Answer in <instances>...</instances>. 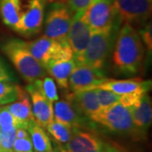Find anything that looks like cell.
Instances as JSON below:
<instances>
[{
    "instance_id": "cell-2",
    "label": "cell",
    "mask_w": 152,
    "mask_h": 152,
    "mask_svg": "<svg viewBox=\"0 0 152 152\" xmlns=\"http://www.w3.org/2000/svg\"><path fill=\"white\" fill-rule=\"evenodd\" d=\"M121 24L100 31H92L84 53L75 58L76 64L102 69L114 48Z\"/></svg>"
},
{
    "instance_id": "cell-18",
    "label": "cell",
    "mask_w": 152,
    "mask_h": 152,
    "mask_svg": "<svg viewBox=\"0 0 152 152\" xmlns=\"http://www.w3.org/2000/svg\"><path fill=\"white\" fill-rule=\"evenodd\" d=\"M4 107L20 123V128L28 129L30 124L33 122H36L33 116L30 98L26 92L19 100L4 106Z\"/></svg>"
},
{
    "instance_id": "cell-15",
    "label": "cell",
    "mask_w": 152,
    "mask_h": 152,
    "mask_svg": "<svg viewBox=\"0 0 152 152\" xmlns=\"http://www.w3.org/2000/svg\"><path fill=\"white\" fill-rule=\"evenodd\" d=\"M151 87V81H144L139 79L130 80H107L95 89L106 90L118 95L133 92H148Z\"/></svg>"
},
{
    "instance_id": "cell-35",
    "label": "cell",
    "mask_w": 152,
    "mask_h": 152,
    "mask_svg": "<svg viewBox=\"0 0 152 152\" xmlns=\"http://www.w3.org/2000/svg\"><path fill=\"white\" fill-rule=\"evenodd\" d=\"M2 106H3V105H2V104L0 103V107H2Z\"/></svg>"
},
{
    "instance_id": "cell-25",
    "label": "cell",
    "mask_w": 152,
    "mask_h": 152,
    "mask_svg": "<svg viewBox=\"0 0 152 152\" xmlns=\"http://www.w3.org/2000/svg\"><path fill=\"white\" fill-rule=\"evenodd\" d=\"M20 128V123L12 114L4 107L0 110V131L10 132Z\"/></svg>"
},
{
    "instance_id": "cell-26",
    "label": "cell",
    "mask_w": 152,
    "mask_h": 152,
    "mask_svg": "<svg viewBox=\"0 0 152 152\" xmlns=\"http://www.w3.org/2000/svg\"><path fill=\"white\" fill-rule=\"evenodd\" d=\"M95 91L96 93L98 102L102 109L107 108L114 104L119 102L120 97H121L120 95L115 94L109 91L102 90V89H95Z\"/></svg>"
},
{
    "instance_id": "cell-9",
    "label": "cell",
    "mask_w": 152,
    "mask_h": 152,
    "mask_svg": "<svg viewBox=\"0 0 152 152\" xmlns=\"http://www.w3.org/2000/svg\"><path fill=\"white\" fill-rule=\"evenodd\" d=\"M48 0H29L17 26L13 31L25 37H31L42 31Z\"/></svg>"
},
{
    "instance_id": "cell-21",
    "label": "cell",
    "mask_w": 152,
    "mask_h": 152,
    "mask_svg": "<svg viewBox=\"0 0 152 152\" xmlns=\"http://www.w3.org/2000/svg\"><path fill=\"white\" fill-rule=\"evenodd\" d=\"M27 130L35 152L53 151L51 140L42 127L38 125L36 122H33L30 124Z\"/></svg>"
},
{
    "instance_id": "cell-23",
    "label": "cell",
    "mask_w": 152,
    "mask_h": 152,
    "mask_svg": "<svg viewBox=\"0 0 152 152\" xmlns=\"http://www.w3.org/2000/svg\"><path fill=\"white\" fill-rule=\"evenodd\" d=\"M26 91L10 81H0V103L8 105L19 100Z\"/></svg>"
},
{
    "instance_id": "cell-8",
    "label": "cell",
    "mask_w": 152,
    "mask_h": 152,
    "mask_svg": "<svg viewBox=\"0 0 152 152\" xmlns=\"http://www.w3.org/2000/svg\"><path fill=\"white\" fill-rule=\"evenodd\" d=\"M84 18L92 31H104L122 23L114 9L113 0H94L84 12Z\"/></svg>"
},
{
    "instance_id": "cell-17",
    "label": "cell",
    "mask_w": 152,
    "mask_h": 152,
    "mask_svg": "<svg viewBox=\"0 0 152 152\" xmlns=\"http://www.w3.org/2000/svg\"><path fill=\"white\" fill-rule=\"evenodd\" d=\"M132 118L136 129L141 133L143 135H145L149 128L151 125L152 121V103L151 98L145 93L140 104L131 109Z\"/></svg>"
},
{
    "instance_id": "cell-19",
    "label": "cell",
    "mask_w": 152,
    "mask_h": 152,
    "mask_svg": "<svg viewBox=\"0 0 152 152\" xmlns=\"http://www.w3.org/2000/svg\"><path fill=\"white\" fill-rule=\"evenodd\" d=\"M75 66L76 62L74 58L58 60L49 64L46 67V72L54 79L60 89H68L69 76Z\"/></svg>"
},
{
    "instance_id": "cell-22",
    "label": "cell",
    "mask_w": 152,
    "mask_h": 152,
    "mask_svg": "<svg viewBox=\"0 0 152 152\" xmlns=\"http://www.w3.org/2000/svg\"><path fill=\"white\" fill-rule=\"evenodd\" d=\"M46 129L48 130L49 134L54 139L55 141L59 145H65L66 143L69 141L74 132L73 128L56 120L50 123L47 126Z\"/></svg>"
},
{
    "instance_id": "cell-28",
    "label": "cell",
    "mask_w": 152,
    "mask_h": 152,
    "mask_svg": "<svg viewBox=\"0 0 152 152\" xmlns=\"http://www.w3.org/2000/svg\"><path fill=\"white\" fill-rule=\"evenodd\" d=\"M93 1L94 0H68L67 6L74 15L76 13L85 12Z\"/></svg>"
},
{
    "instance_id": "cell-4",
    "label": "cell",
    "mask_w": 152,
    "mask_h": 152,
    "mask_svg": "<svg viewBox=\"0 0 152 152\" xmlns=\"http://www.w3.org/2000/svg\"><path fill=\"white\" fill-rule=\"evenodd\" d=\"M90 120L115 134L129 136L134 139H142L144 137L134 124L131 109L120 102L107 108L101 109Z\"/></svg>"
},
{
    "instance_id": "cell-24",
    "label": "cell",
    "mask_w": 152,
    "mask_h": 152,
    "mask_svg": "<svg viewBox=\"0 0 152 152\" xmlns=\"http://www.w3.org/2000/svg\"><path fill=\"white\" fill-rule=\"evenodd\" d=\"M31 84H32L44 97L50 101L52 103H54L55 102L58 101L57 85L53 78L45 76L42 79L37 80Z\"/></svg>"
},
{
    "instance_id": "cell-5",
    "label": "cell",
    "mask_w": 152,
    "mask_h": 152,
    "mask_svg": "<svg viewBox=\"0 0 152 152\" xmlns=\"http://www.w3.org/2000/svg\"><path fill=\"white\" fill-rule=\"evenodd\" d=\"M26 48L33 57L46 67L52 62L73 58V52L68 42H62L42 36L31 42H25Z\"/></svg>"
},
{
    "instance_id": "cell-13",
    "label": "cell",
    "mask_w": 152,
    "mask_h": 152,
    "mask_svg": "<svg viewBox=\"0 0 152 152\" xmlns=\"http://www.w3.org/2000/svg\"><path fill=\"white\" fill-rule=\"evenodd\" d=\"M26 91L31 100V110L36 123L46 129L47 126L54 120L53 103L44 97L31 83L26 87Z\"/></svg>"
},
{
    "instance_id": "cell-34",
    "label": "cell",
    "mask_w": 152,
    "mask_h": 152,
    "mask_svg": "<svg viewBox=\"0 0 152 152\" xmlns=\"http://www.w3.org/2000/svg\"><path fill=\"white\" fill-rule=\"evenodd\" d=\"M44 152H55V151H44Z\"/></svg>"
},
{
    "instance_id": "cell-16",
    "label": "cell",
    "mask_w": 152,
    "mask_h": 152,
    "mask_svg": "<svg viewBox=\"0 0 152 152\" xmlns=\"http://www.w3.org/2000/svg\"><path fill=\"white\" fill-rule=\"evenodd\" d=\"M67 100L89 119L102 109L95 89L72 92L68 95Z\"/></svg>"
},
{
    "instance_id": "cell-1",
    "label": "cell",
    "mask_w": 152,
    "mask_h": 152,
    "mask_svg": "<svg viewBox=\"0 0 152 152\" xmlns=\"http://www.w3.org/2000/svg\"><path fill=\"white\" fill-rule=\"evenodd\" d=\"M143 44L134 26L124 23L118 32L114 44L113 61L116 69L124 75L137 74L144 60Z\"/></svg>"
},
{
    "instance_id": "cell-3",
    "label": "cell",
    "mask_w": 152,
    "mask_h": 152,
    "mask_svg": "<svg viewBox=\"0 0 152 152\" xmlns=\"http://www.w3.org/2000/svg\"><path fill=\"white\" fill-rule=\"evenodd\" d=\"M2 49L16 70L29 84L45 77V68L29 52L24 41L10 39L3 45Z\"/></svg>"
},
{
    "instance_id": "cell-20",
    "label": "cell",
    "mask_w": 152,
    "mask_h": 152,
    "mask_svg": "<svg viewBox=\"0 0 152 152\" xmlns=\"http://www.w3.org/2000/svg\"><path fill=\"white\" fill-rule=\"evenodd\" d=\"M22 0H0V17L4 24L14 30L22 13Z\"/></svg>"
},
{
    "instance_id": "cell-6",
    "label": "cell",
    "mask_w": 152,
    "mask_h": 152,
    "mask_svg": "<svg viewBox=\"0 0 152 152\" xmlns=\"http://www.w3.org/2000/svg\"><path fill=\"white\" fill-rule=\"evenodd\" d=\"M62 152H122L119 146L102 139L97 134L74 129L70 140L61 148Z\"/></svg>"
},
{
    "instance_id": "cell-33",
    "label": "cell",
    "mask_w": 152,
    "mask_h": 152,
    "mask_svg": "<svg viewBox=\"0 0 152 152\" xmlns=\"http://www.w3.org/2000/svg\"><path fill=\"white\" fill-rule=\"evenodd\" d=\"M0 152H1V131H0Z\"/></svg>"
},
{
    "instance_id": "cell-31",
    "label": "cell",
    "mask_w": 152,
    "mask_h": 152,
    "mask_svg": "<svg viewBox=\"0 0 152 152\" xmlns=\"http://www.w3.org/2000/svg\"><path fill=\"white\" fill-rule=\"evenodd\" d=\"M12 80L11 74L0 61V81H12Z\"/></svg>"
},
{
    "instance_id": "cell-11",
    "label": "cell",
    "mask_w": 152,
    "mask_h": 152,
    "mask_svg": "<svg viewBox=\"0 0 152 152\" xmlns=\"http://www.w3.org/2000/svg\"><path fill=\"white\" fill-rule=\"evenodd\" d=\"M107 80L102 69L76 64L69 79V87L72 92L93 90Z\"/></svg>"
},
{
    "instance_id": "cell-32",
    "label": "cell",
    "mask_w": 152,
    "mask_h": 152,
    "mask_svg": "<svg viewBox=\"0 0 152 152\" xmlns=\"http://www.w3.org/2000/svg\"><path fill=\"white\" fill-rule=\"evenodd\" d=\"M15 136L16 139H27L30 138V134L27 129L23 128H17L15 130Z\"/></svg>"
},
{
    "instance_id": "cell-10",
    "label": "cell",
    "mask_w": 152,
    "mask_h": 152,
    "mask_svg": "<svg viewBox=\"0 0 152 152\" xmlns=\"http://www.w3.org/2000/svg\"><path fill=\"white\" fill-rule=\"evenodd\" d=\"M117 15L121 22L143 24L151 15L152 0H113Z\"/></svg>"
},
{
    "instance_id": "cell-7",
    "label": "cell",
    "mask_w": 152,
    "mask_h": 152,
    "mask_svg": "<svg viewBox=\"0 0 152 152\" xmlns=\"http://www.w3.org/2000/svg\"><path fill=\"white\" fill-rule=\"evenodd\" d=\"M73 14L68 6L55 3L49 9L45 20L44 36L62 42H67Z\"/></svg>"
},
{
    "instance_id": "cell-36",
    "label": "cell",
    "mask_w": 152,
    "mask_h": 152,
    "mask_svg": "<svg viewBox=\"0 0 152 152\" xmlns=\"http://www.w3.org/2000/svg\"><path fill=\"white\" fill-rule=\"evenodd\" d=\"M0 110H1V107H0Z\"/></svg>"
},
{
    "instance_id": "cell-29",
    "label": "cell",
    "mask_w": 152,
    "mask_h": 152,
    "mask_svg": "<svg viewBox=\"0 0 152 152\" xmlns=\"http://www.w3.org/2000/svg\"><path fill=\"white\" fill-rule=\"evenodd\" d=\"M139 36L141 39L142 42L145 44L147 49L150 53L152 50V36H151V24L148 23L144 27H142L139 31Z\"/></svg>"
},
{
    "instance_id": "cell-12",
    "label": "cell",
    "mask_w": 152,
    "mask_h": 152,
    "mask_svg": "<svg viewBox=\"0 0 152 152\" xmlns=\"http://www.w3.org/2000/svg\"><path fill=\"white\" fill-rule=\"evenodd\" d=\"M91 33L92 30L84 18V12L75 14L67 36V42L73 52L74 58H78L84 53Z\"/></svg>"
},
{
    "instance_id": "cell-14",
    "label": "cell",
    "mask_w": 152,
    "mask_h": 152,
    "mask_svg": "<svg viewBox=\"0 0 152 152\" xmlns=\"http://www.w3.org/2000/svg\"><path fill=\"white\" fill-rule=\"evenodd\" d=\"M54 120L69 126L73 129H82L89 126V119L80 113L68 100L55 102L53 107Z\"/></svg>"
},
{
    "instance_id": "cell-30",
    "label": "cell",
    "mask_w": 152,
    "mask_h": 152,
    "mask_svg": "<svg viewBox=\"0 0 152 152\" xmlns=\"http://www.w3.org/2000/svg\"><path fill=\"white\" fill-rule=\"evenodd\" d=\"M14 152H34L31 138L27 139H15L14 145Z\"/></svg>"
},
{
    "instance_id": "cell-27",
    "label": "cell",
    "mask_w": 152,
    "mask_h": 152,
    "mask_svg": "<svg viewBox=\"0 0 152 152\" xmlns=\"http://www.w3.org/2000/svg\"><path fill=\"white\" fill-rule=\"evenodd\" d=\"M15 130L1 132V152H14L13 145L16 139Z\"/></svg>"
}]
</instances>
